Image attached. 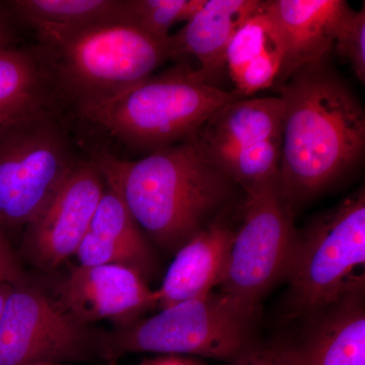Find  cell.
<instances>
[{"label":"cell","instance_id":"cell-1","mask_svg":"<svg viewBox=\"0 0 365 365\" xmlns=\"http://www.w3.org/2000/svg\"><path fill=\"white\" fill-rule=\"evenodd\" d=\"M283 104L279 185L295 212L364 158L365 111L328 56L276 88Z\"/></svg>","mask_w":365,"mask_h":365},{"label":"cell","instance_id":"cell-2","mask_svg":"<svg viewBox=\"0 0 365 365\" xmlns=\"http://www.w3.org/2000/svg\"><path fill=\"white\" fill-rule=\"evenodd\" d=\"M93 162L144 235L170 252L227 215L237 188L195 137L139 160L102 153Z\"/></svg>","mask_w":365,"mask_h":365},{"label":"cell","instance_id":"cell-3","mask_svg":"<svg viewBox=\"0 0 365 365\" xmlns=\"http://www.w3.org/2000/svg\"><path fill=\"white\" fill-rule=\"evenodd\" d=\"M36 54L54 93L81 114L104 104L175 59L170 36L153 39L117 24L85 30H40Z\"/></svg>","mask_w":365,"mask_h":365},{"label":"cell","instance_id":"cell-4","mask_svg":"<svg viewBox=\"0 0 365 365\" xmlns=\"http://www.w3.org/2000/svg\"><path fill=\"white\" fill-rule=\"evenodd\" d=\"M241 98L206 85L180 63L139 81L83 116L132 150L150 155L194 138L220 108Z\"/></svg>","mask_w":365,"mask_h":365},{"label":"cell","instance_id":"cell-5","mask_svg":"<svg viewBox=\"0 0 365 365\" xmlns=\"http://www.w3.org/2000/svg\"><path fill=\"white\" fill-rule=\"evenodd\" d=\"M257 313L258 307L211 292L104 335V359L153 352L232 362L257 344Z\"/></svg>","mask_w":365,"mask_h":365},{"label":"cell","instance_id":"cell-6","mask_svg":"<svg viewBox=\"0 0 365 365\" xmlns=\"http://www.w3.org/2000/svg\"><path fill=\"white\" fill-rule=\"evenodd\" d=\"M365 193L360 189L297 230L288 304L309 319L364 285Z\"/></svg>","mask_w":365,"mask_h":365},{"label":"cell","instance_id":"cell-7","mask_svg":"<svg viewBox=\"0 0 365 365\" xmlns=\"http://www.w3.org/2000/svg\"><path fill=\"white\" fill-rule=\"evenodd\" d=\"M76 163L54 114L0 128V227L35 220Z\"/></svg>","mask_w":365,"mask_h":365},{"label":"cell","instance_id":"cell-8","mask_svg":"<svg viewBox=\"0 0 365 365\" xmlns=\"http://www.w3.org/2000/svg\"><path fill=\"white\" fill-rule=\"evenodd\" d=\"M242 222L235 230L220 292L258 307L285 280L295 242L294 211L282 195L279 177L245 191Z\"/></svg>","mask_w":365,"mask_h":365},{"label":"cell","instance_id":"cell-9","mask_svg":"<svg viewBox=\"0 0 365 365\" xmlns=\"http://www.w3.org/2000/svg\"><path fill=\"white\" fill-rule=\"evenodd\" d=\"M103 341L58 299L23 282L9 292L0 318V365L104 359Z\"/></svg>","mask_w":365,"mask_h":365},{"label":"cell","instance_id":"cell-10","mask_svg":"<svg viewBox=\"0 0 365 365\" xmlns=\"http://www.w3.org/2000/svg\"><path fill=\"white\" fill-rule=\"evenodd\" d=\"M105 190L96 163L78 160L51 201L26 225L25 248L36 265L51 270L76 255Z\"/></svg>","mask_w":365,"mask_h":365},{"label":"cell","instance_id":"cell-11","mask_svg":"<svg viewBox=\"0 0 365 365\" xmlns=\"http://www.w3.org/2000/svg\"><path fill=\"white\" fill-rule=\"evenodd\" d=\"M60 304L88 325L110 319L124 327L158 307L157 290L133 269L117 265L72 268L59 287Z\"/></svg>","mask_w":365,"mask_h":365},{"label":"cell","instance_id":"cell-12","mask_svg":"<svg viewBox=\"0 0 365 365\" xmlns=\"http://www.w3.org/2000/svg\"><path fill=\"white\" fill-rule=\"evenodd\" d=\"M307 319L290 365H365L364 285Z\"/></svg>","mask_w":365,"mask_h":365},{"label":"cell","instance_id":"cell-13","mask_svg":"<svg viewBox=\"0 0 365 365\" xmlns=\"http://www.w3.org/2000/svg\"><path fill=\"white\" fill-rule=\"evenodd\" d=\"M265 4L283 43L282 64L273 86L276 88L300 67L328 56L348 4L343 0H267Z\"/></svg>","mask_w":365,"mask_h":365},{"label":"cell","instance_id":"cell-14","mask_svg":"<svg viewBox=\"0 0 365 365\" xmlns=\"http://www.w3.org/2000/svg\"><path fill=\"white\" fill-rule=\"evenodd\" d=\"M235 230L223 215L178 250L162 287L157 290L160 309L204 297L220 287Z\"/></svg>","mask_w":365,"mask_h":365},{"label":"cell","instance_id":"cell-15","mask_svg":"<svg viewBox=\"0 0 365 365\" xmlns=\"http://www.w3.org/2000/svg\"><path fill=\"white\" fill-rule=\"evenodd\" d=\"M262 4V0H206L181 30L170 35L175 59L193 57L198 61L197 72L204 83L220 88L217 83L227 71L230 41Z\"/></svg>","mask_w":365,"mask_h":365},{"label":"cell","instance_id":"cell-16","mask_svg":"<svg viewBox=\"0 0 365 365\" xmlns=\"http://www.w3.org/2000/svg\"><path fill=\"white\" fill-rule=\"evenodd\" d=\"M282 59L279 29L263 1L228 45L225 62L235 86L232 93L242 98L273 88Z\"/></svg>","mask_w":365,"mask_h":365},{"label":"cell","instance_id":"cell-17","mask_svg":"<svg viewBox=\"0 0 365 365\" xmlns=\"http://www.w3.org/2000/svg\"><path fill=\"white\" fill-rule=\"evenodd\" d=\"M283 104L278 97L235 98L212 115L195 136L210 160L282 133Z\"/></svg>","mask_w":365,"mask_h":365},{"label":"cell","instance_id":"cell-18","mask_svg":"<svg viewBox=\"0 0 365 365\" xmlns=\"http://www.w3.org/2000/svg\"><path fill=\"white\" fill-rule=\"evenodd\" d=\"M54 91L35 50L0 49V128L53 114Z\"/></svg>","mask_w":365,"mask_h":365},{"label":"cell","instance_id":"cell-19","mask_svg":"<svg viewBox=\"0 0 365 365\" xmlns=\"http://www.w3.org/2000/svg\"><path fill=\"white\" fill-rule=\"evenodd\" d=\"M9 16L40 30H85L128 25V0H14Z\"/></svg>","mask_w":365,"mask_h":365},{"label":"cell","instance_id":"cell-20","mask_svg":"<svg viewBox=\"0 0 365 365\" xmlns=\"http://www.w3.org/2000/svg\"><path fill=\"white\" fill-rule=\"evenodd\" d=\"M88 232L107 246L127 255L145 279L155 271V256L146 235L122 199L109 187L106 186Z\"/></svg>","mask_w":365,"mask_h":365},{"label":"cell","instance_id":"cell-21","mask_svg":"<svg viewBox=\"0 0 365 365\" xmlns=\"http://www.w3.org/2000/svg\"><path fill=\"white\" fill-rule=\"evenodd\" d=\"M281 136L252 144L211 160L242 190L279 177Z\"/></svg>","mask_w":365,"mask_h":365},{"label":"cell","instance_id":"cell-22","mask_svg":"<svg viewBox=\"0 0 365 365\" xmlns=\"http://www.w3.org/2000/svg\"><path fill=\"white\" fill-rule=\"evenodd\" d=\"M206 0H128V25L155 40H167L170 29L188 23Z\"/></svg>","mask_w":365,"mask_h":365},{"label":"cell","instance_id":"cell-23","mask_svg":"<svg viewBox=\"0 0 365 365\" xmlns=\"http://www.w3.org/2000/svg\"><path fill=\"white\" fill-rule=\"evenodd\" d=\"M333 48L341 58L350 64L355 76L364 83L365 81V7L354 11L346 7L341 16Z\"/></svg>","mask_w":365,"mask_h":365},{"label":"cell","instance_id":"cell-24","mask_svg":"<svg viewBox=\"0 0 365 365\" xmlns=\"http://www.w3.org/2000/svg\"><path fill=\"white\" fill-rule=\"evenodd\" d=\"M232 365H290L289 346L256 344Z\"/></svg>","mask_w":365,"mask_h":365},{"label":"cell","instance_id":"cell-25","mask_svg":"<svg viewBox=\"0 0 365 365\" xmlns=\"http://www.w3.org/2000/svg\"><path fill=\"white\" fill-rule=\"evenodd\" d=\"M23 282L26 279L20 262L0 230V285H18Z\"/></svg>","mask_w":365,"mask_h":365},{"label":"cell","instance_id":"cell-26","mask_svg":"<svg viewBox=\"0 0 365 365\" xmlns=\"http://www.w3.org/2000/svg\"><path fill=\"white\" fill-rule=\"evenodd\" d=\"M9 14L0 6V49L2 48L13 47L14 42V33Z\"/></svg>","mask_w":365,"mask_h":365},{"label":"cell","instance_id":"cell-27","mask_svg":"<svg viewBox=\"0 0 365 365\" xmlns=\"http://www.w3.org/2000/svg\"><path fill=\"white\" fill-rule=\"evenodd\" d=\"M138 365H206L191 357L180 355H163V356L146 360Z\"/></svg>","mask_w":365,"mask_h":365},{"label":"cell","instance_id":"cell-28","mask_svg":"<svg viewBox=\"0 0 365 365\" xmlns=\"http://www.w3.org/2000/svg\"><path fill=\"white\" fill-rule=\"evenodd\" d=\"M14 285L2 284L0 285V318H1L2 312H4V304H6L7 297L9 292L13 289Z\"/></svg>","mask_w":365,"mask_h":365},{"label":"cell","instance_id":"cell-29","mask_svg":"<svg viewBox=\"0 0 365 365\" xmlns=\"http://www.w3.org/2000/svg\"><path fill=\"white\" fill-rule=\"evenodd\" d=\"M28 365H63L62 364H52V362H41V364H33Z\"/></svg>","mask_w":365,"mask_h":365}]
</instances>
